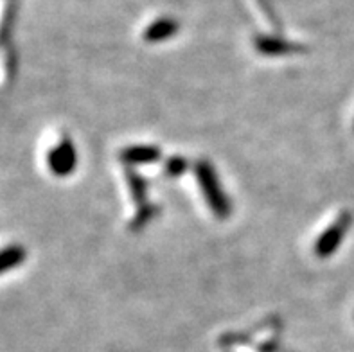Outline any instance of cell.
<instances>
[{"mask_svg":"<svg viewBox=\"0 0 354 352\" xmlns=\"http://www.w3.org/2000/svg\"><path fill=\"white\" fill-rule=\"evenodd\" d=\"M47 165L54 176L65 178L74 173L77 165V151L71 138H62L56 146L47 153Z\"/></svg>","mask_w":354,"mask_h":352,"instance_id":"3957f363","label":"cell"},{"mask_svg":"<svg viewBox=\"0 0 354 352\" xmlns=\"http://www.w3.org/2000/svg\"><path fill=\"white\" fill-rule=\"evenodd\" d=\"M196 171V178L200 187H202L203 196H205L207 205L211 207V210L214 212V216L218 219H227L232 212V205H230L229 196L225 194V191L221 189V183L216 176V171L209 162L200 160L194 167Z\"/></svg>","mask_w":354,"mask_h":352,"instance_id":"6da1fadb","label":"cell"},{"mask_svg":"<svg viewBox=\"0 0 354 352\" xmlns=\"http://www.w3.org/2000/svg\"><path fill=\"white\" fill-rule=\"evenodd\" d=\"M353 218L349 212H342L331 225L319 236L317 243H315V254L320 259H328L340 248L342 241L346 237L347 230H349Z\"/></svg>","mask_w":354,"mask_h":352,"instance_id":"7a4b0ae2","label":"cell"},{"mask_svg":"<svg viewBox=\"0 0 354 352\" xmlns=\"http://www.w3.org/2000/svg\"><path fill=\"white\" fill-rule=\"evenodd\" d=\"M128 183H130V191L133 194V200L142 203L144 198H146V189H148L142 176L135 173H128Z\"/></svg>","mask_w":354,"mask_h":352,"instance_id":"ba28073f","label":"cell"},{"mask_svg":"<svg viewBox=\"0 0 354 352\" xmlns=\"http://www.w3.org/2000/svg\"><path fill=\"white\" fill-rule=\"evenodd\" d=\"M256 47L261 54H268V56H279V54L293 53L299 47L293 44H288L286 40H279V38H270V36H261L257 38Z\"/></svg>","mask_w":354,"mask_h":352,"instance_id":"8992f818","label":"cell"},{"mask_svg":"<svg viewBox=\"0 0 354 352\" xmlns=\"http://www.w3.org/2000/svg\"><path fill=\"white\" fill-rule=\"evenodd\" d=\"M160 156L162 151L157 146H130L121 151V160L130 165L155 164Z\"/></svg>","mask_w":354,"mask_h":352,"instance_id":"277c9868","label":"cell"},{"mask_svg":"<svg viewBox=\"0 0 354 352\" xmlns=\"http://www.w3.org/2000/svg\"><path fill=\"white\" fill-rule=\"evenodd\" d=\"M26 261V248L20 245H11L0 250V275L13 268L20 266Z\"/></svg>","mask_w":354,"mask_h":352,"instance_id":"52a82bcc","label":"cell"},{"mask_svg":"<svg viewBox=\"0 0 354 352\" xmlns=\"http://www.w3.org/2000/svg\"><path fill=\"white\" fill-rule=\"evenodd\" d=\"M155 212H157V207H146L144 210H140V214L135 216V219L131 221V230H139L140 227H144V225H148L149 221H151V218L155 216Z\"/></svg>","mask_w":354,"mask_h":352,"instance_id":"30bf717a","label":"cell"},{"mask_svg":"<svg viewBox=\"0 0 354 352\" xmlns=\"http://www.w3.org/2000/svg\"><path fill=\"white\" fill-rule=\"evenodd\" d=\"M185 169H187V162H185V158H182V156H171L169 160H167L166 173L169 174V176H180V174L185 173Z\"/></svg>","mask_w":354,"mask_h":352,"instance_id":"9c48e42d","label":"cell"},{"mask_svg":"<svg viewBox=\"0 0 354 352\" xmlns=\"http://www.w3.org/2000/svg\"><path fill=\"white\" fill-rule=\"evenodd\" d=\"M176 33H178V24L173 18H160L144 31V40L149 41V44H158V41H164L171 36H175Z\"/></svg>","mask_w":354,"mask_h":352,"instance_id":"5b68a950","label":"cell"}]
</instances>
